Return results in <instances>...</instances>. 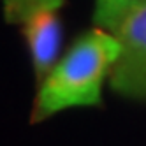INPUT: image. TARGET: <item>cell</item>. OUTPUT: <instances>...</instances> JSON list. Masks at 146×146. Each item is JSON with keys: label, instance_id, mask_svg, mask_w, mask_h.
<instances>
[{"label": "cell", "instance_id": "obj_1", "mask_svg": "<svg viewBox=\"0 0 146 146\" xmlns=\"http://www.w3.org/2000/svg\"><path fill=\"white\" fill-rule=\"evenodd\" d=\"M121 55L118 37L95 27L81 34L40 81L30 121H44L70 108L99 106L102 86Z\"/></svg>", "mask_w": 146, "mask_h": 146}, {"label": "cell", "instance_id": "obj_2", "mask_svg": "<svg viewBox=\"0 0 146 146\" xmlns=\"http://www.w3.org/2000/svg\"><path fill=\"white\" fill-rule=\"evenodd\" d=\"M113 34L121 55L111 70L109 86L125 99L146 102V4L132 11Z\"/></svg>", "mask_w": 146, "mask_h": 146}, {"label": "cell", "instance_id": "obj_3", "mask_svg": "<svg viewBox=\"0 0 146 146\" xmlns=\"http://www.w3.org/2000/svg\"><path fill=\"white\" fill-rule=\"evenodd\" d=\"M56 13L58 11H39L21 25L32 56L34 72L39 81H42L60 60L62 23Z\"/></svg>", "mask_w": 146, "mask_h": 146}, {"label": "cell", "instance_id": "obj_4", "mask_svg": "<svg viewBox=\"0 0 146 146\" xmlns=\"http://www.w3.org/2000/svg\"><path fill=\"white\" fill-rule=\"evenodd\" d=\"M144 4L146 0H95L93 23L95 27L114 32L132 11Z\"/></svg>", "mask_w": 146, "mask_h": 146}, {"label": "cell", "instance_id": "obj_5", "mask_svg": "<svg viewBox=\"0 0 146 146\" xmlns=\"http://www.w3.org/2000/svg\"><path fill=\"white\" fill-rule=\"evenodd\" d=\"M64 0H2V11L7 23L23 25L39 11H58Z\"/></svg>", "mask_w": 146, "mask_h": 146}]
</instances>
